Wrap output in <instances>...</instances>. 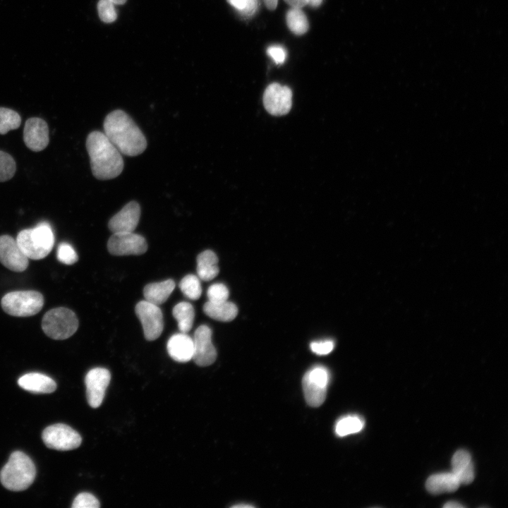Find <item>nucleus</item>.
<instances>
[{
  "mask_svg": "<svg viewBox=\"0 0 508 508\" xmlns=\"http://www.w3.org/2000/svg\"><path fill=\"white\" fill-rule=\"evenodd\" d=\"M103 126L104 133L121 154L133 157L146 149L144 134L125 111L116 109L110 112Z\"/></svg>",
  "mask_w": 508,
  "mask_h": 508,
  "instance_id": "1",
  "label": "nucleus"
},
{
  "mask_svg": "<svg viewBox=\"0 0 508 508\" xmlns=\"http://www.w3.org/2000/svg\"><path fill=\"white\" fill-rule=\"evenodd\" d=\"M85 146L92 173L96 179L108 180L120 175L123 169L121 153L104 133L94 131L89 133Z\"/></svg>",
  "mask_w": 508,
  "mask_h": 508,
  "instance_id": "2",
  "label": "nucleus"
},
{
  "mask_svg": "<svg viewBox=\"0 0 508 508\" xmlns=\"http://www.w3.org/2000/svg\"><path fill=\"white\" fill-rule=\"evenodd\" d=\"M36 468L32 460L20 451L13 452L0 471L3 486L12 491H23L34 482Z\"/></svg>",
  "mask_w": 508,
  "mask_h": 508,
  "instance_id": "3",
  "label": "nucleus"
},
{
  "mask_svg": "<svg viewBox=\"0 0 508 508\" xmlns=\"http://www.w3.org/2000/svg\"><path fill=\"white\" fill-rule=\"evenodd\" d=\"M16 240L23 253L32 260L44 258L54 244L52 229L47 222H41L33 229L21 230Z\"/></svg>",
  "mask_w": 508,
  "mask_h": 508,
  "instance_id": "4",
  "label": "nucleus"
},
{
  "mask_svg": "<svg viewBox=\"0 0 508 508\" xmlns=\"http://www.w3.org/2000/svg\"><path fill=\"white\" fill-rule=\"evenodd\" d=\"M78 320L73 311L59 307L48 310L42 320V329L49 337L64 340L71 337L78 329Z\"/></svg>",
  "mask_w": 508,
  "mask_h": 508,
  "instance_id": "5",
  "label": "nucleus"
},
{
  "mask_svg": "<svg viewBox=\"0 0 508 508\" xmlns=\"http://www.w3.org/2000/svg\"><path fill=\"white\" fill-rule=\"evenodd\" d=\"M44 297L37 291H16L5 294L1 305L8 315L16 317H29L38 313L43 307Z\"/></svg>",
  "mask_w": 508,
  "mask_h": 508,
  "instance_id": "6",
  "label": "nucleus"
},
{
  "mask_svg": "<svg viewBox=\"0 0 508 508\" xmlns=\"http://www.w3.org/2000/svg\"><path fill=\"white\" fill-rule=\"evenodd\" d=\"M329 372L322 365H315L308 370L302 380L304 397L307 404L318 407L326 399Z\"/></svg>",
  "mask_w": 508,
  "mask_h": 508,
  "instance_id": "7",
  "label": "nucleus"
},
{
  "mask_svg": "<svg viewBox=\"0 0 508 508\" xmlns=\"http://www.w3.org/2000/svg\"><path fill=\"white\" fill-rule=\"evenodd\" d=\"M42 438L48 448L61 451L76 449L82 442L80 434L63 423L47 427L42 432Z\"/></svg>",
  "mask_w": 508,
  "mask_h": 508,
  "instance_id": "8",
  "label": "nucleus"
},
{
  "mask_svg": "<svg viewBox=\"0 0 508 508\" xmlns=\"http://www.w3.org/2000/svg\"><path fill=\"white\" fill-rule=\"evenodd\" d=\"M135 311L142 324L145 338L148 341L157 339L164 328L163 315L159 307L144 300L136 304Z\"/></svg>",
  "mask_w": 508,
  "mask_h": 508,
  "instance_id": "9",
  "label": "nucleus"
},
{
  "mask_svg": "<svg viewBox=\"0 0 508 508\" xmlns=\"http://www.w3.org/2000/svg\"><path fill=\"white\" fill-rule=\"evenodd\" d=\"M109 252L114 255H141L147 250L145 238L133 232L113 233L107 242Z\"/></svg>",
  "mask_w": 508,
  "mask_h": 508,
  "instance_id": "10",
  "label": "nucleus"
},
{
  "mask_svg": "<svg viewBox=\"0 0 508 508\" xmlns=\"http://www.w3.org/2000/svg\"><path fill=\"white\" fill-rule=\"evenodd\" d=\"M263 104L266 110L272 115H284L291 109L292 92L287 86L277 83H272L264 92Z\"/></svg>",
  "mask_w": 508,
  "mask_h": 508,
  "instance_id": "11",
  "label": "nucleus"
},
{
  "mask_svg": "<svg viewBox=\"0 0 508 508\" xmlns=\"http://www.w3.org/2000/svg\"><path fill=\"white\" fill-rule=\"evenodd\" d=\"M212 329L205 325L199 326L194 332L192 359L199 366L210 365L217 358V351L212 342Z\"/></svg>",
  "mask_w": 508,
  "mask_h": 508,
  "instance_id": "12",
  "label": "nucleus"
},
{
  "mask_svg": "<svg viewBox=\"0 0 508 508\" xmlns=\"http://www.w3.org/2000/svg\"><path fill=\"white\" fill-rule=\"evenodd\" d=\"M110 380V372L104 368H95L87 373L85 378L86 396L92 408H97L102 404Z\"/></svg>",
  "mask_w": 508,
  "mask_h": 508,
  "instance_id": "13",
  "label": "nucleus"
},
{
  "mask_svg": "<svg viewBox=\"0 0 508 508\" xmlns=\"http://www.w3.org/2000/svg\"><path fill=\"white\" fill-rule=\"evenodd\" d=\"M0 262L14 272H23L28 268V258L16 240L9 235L0 236Z\"/></svg>",
  "mask_w": 508,
  "mask_h": 508,
  "instance_id": "14",
  "label": "nucleus"
},
{
  "mask_svg": "<svg viewBox=\"0 0 508 508\" xmlns=\"http://www.w3.org/2000/svg\"><path fill=\"white\" fill-rule=\"evenodd\" d=\"M23 140L26 147L33 152L45 149L49 142L47 122L38 117L27 119L23 129Z\"/></svg>",
  "mask_w": 508,
  "mask_h": 508,
  "instance_id": "15",
  "label": "nucleus"
},
{
  "mask_svg": "<svg viewBox=\"0 0 508 508\" xmlns=\"http://www.w3.org/2000/svg\"><path fill=\"white\" fill-rule=\"evenodd\" d=\"M140 217V207L135 201L128 202L109 221L108 227L112 233L133 232Z\"/></svg>",
  "mask_w": 508,
  "mask_h": 508,
  "instance_id": "16",
  "label": "nucleus"
},
{
  "mask_svg": "<svg viewBox=\"0 0 508 508\" xmlns=\"http://www.w3.org/2000/svg\"><path fill=\"white\" fill-rule=\"evenodd\" d=\"M167 349L170 357L180 363L188 362L193 356V341L186 333L173 334L168 340Z\"/></svg>",
  "mask_w": 508,
  "mask_h": 508,
  "instance_id": "17",
  "label": "nucleus"
},
{
  "mask_svg": "<svg viewBox=\"0 0 508 508\" xmlns=\"http://www.w3.org/2000/svg\"><path fill=\"white\" fill-rule=\"evenodd\" d=\"M18 384L23 389L32 393H52L56 388V384L52 378L40 373L23 375L18 379Z\"/></svg>",
  "mask_w": 508,
  "mask_h": 508,
  "instance_id": "18",
  "label": "nucleus"
},
{
  "mask_svg": "<svg viewBox=\"0 0 508 508\" xmlns=\"http://www.w3.org/2000/svg\"><path fill=\"white\" fill-rule=\"evenodd\" d=\"M452 472L460 484H470L474 479V468L471 456L464 449L456 451L452 459Z\"/></svg>",
  "mask_w": 508,
  "mask_h": 508,
  "instance_id": "19",
  "label": "nucleus"
},
{
  "mask_svg": "<svg viewBox=\"0 0 508 508\" xmlns=\"http://www.w3.org/2000/svg\"><path fill=\"white\" fill-rule=\"evenodd\" d=\"M460 485L458 478L452 472L432 475L425 482L427 490L434 495L454 492Z\"/></svg>",
  "mask_w": 508,
  "mask_h": 508,
  "instance_id": "20",
  "label": "nucleus"
},
{
  "mask_svg": "<svg viewBox=\"0 0 508 508\" xmlns=\"http://www.w3.org/2000/svg\"><path fill=\"white\" fill-rule=\"evenodd\" d=\"M175 288V282L168 279L159 282L147 284L143 289L145 301L155 305L164 303L169 297Z\"/></svg>",
  "mask_w": 508,
  "mask_h": 508,
  "instance_id": "21",
  "label": "nucleus"
},
{
  "mask_svg": "<svg viewBox=\"0 0 508 508\" xmlns=\"http://www.w3.org/2000/svg\"><path fill=\"white\" fill-rule=\"evenodd\" d=\"M219 272L218 258L212 250H206L198 255L197 274L200 279L210 281L217 276Z\"/></svg>",
  "mask_w": 508,
  "mask_h": 508,
  "instance_id": "22",
  "label": "nucleus"
},
{
  "mask_svg": "<svg viewBox=\"0 0 508 508\" xmlns=\"http://www.w3.org/2000/svg\"><path fill=\"white\" fill-rule=\"evenodd\" d=\"M203 311L208 317L222 322L231 321L238 314L236 306L228 301L220 303L207 301L203 306Z\"/></svg>",
  "mask_w": 508,
  "mask_h": 508,
  "instance_id": "23",
  "label": "nucleus"
},
{
  "mask_svg": "<svg viewBox=\"0 0 508 508\" xmlns=\"http://www.w3.org/2000/svg\"><path fill=\"white\" fill-rule=\"evenodd\" d=\"M172 314L181 332L187 333L191 329L195 318L192 304L186 301L180 302L173 308Z\"/></svg>",
  "mask_w": 508,
  "mask_h": 508,
  "instance_id": "24",
  "label": "nucleus"
},
{
  "mask_svg": "<svg viewBox=\"0 0 508 508\" xmlns=\"http://www.w3.org/2000/svg\"><path fill=\"white\" fill-rule=\"evenodd\" d=\"M363 418L358 415H347L338 419L334 425L335 433L339 437L360 432L364 427Z\"/></svg>",
  "mask_w": 508,
  "mask_h": 508,
  "instance_id": "25",
  "label": "nucleus"
},
{
  "mask_svg": "<svg viewBox=\"0 0 508 508\" xmlns=\"http://www.w3.org/2000/svg\"><path fill=\"white\" fill-rule=\"evenodd\" d=\"M286 21L289 29L297 35L305 34L309 28L308 18L300 8L291 7L286 12Z\"/></svg>",
  "mask_w": 508,
  "mask_h": 508,
  "instance_id": "26",
  "label": "nucleus"
},
{
  "mask_svg": "<svg viewBox=\"0 0 508 508\" xmlns=\"http://www.w3.org/2000/svg\"><path fill=\"white\" fill-rule=\"evenodd\" d=\"M183 295L190 300H198L202 294L200 278L194 274L186 275L179 282Z\"/></svg>",
  "mask_w": 508,
  "mask_h": 508,
  "instance_id": "27",
  "label": "nucleus"
},
{
  "mask_svg": "<svg viewBox=\"0 0 508 508\" xmlns=\"http://www.w3.org/2000/svg\"><path fill=\"white\" fill-rule=\"evenodd\" d=\"M21 124L20 114L6 107H0V134L5 135L11 130L17 129Z\"/></svg>",
  "mask_w": 508,
  "mask_h": 508,
  "instance_id": "28",
  "label": "nucleus"
},
{
  "mask_svg": "<svg viewBox=\"0 0 508 508\" xmlns=\"http://www.w3.org/2000/svg\"><path fill=\"white\" fill-rule=\"evenodd\" d=\"M16 171V163L8 153L0 150V182L10 180Z\"/></svg>",
  "mask_w": 508,
  "mask_h": 508,
  "instance_id": "29",
  "label": "nucleus"
},
{
  "mask_svg": "<svg viewBox=\"0 0 508 508\" xmlns=\"http://www.w3.org/2000/svg\"><path fill=\"white\" fill-rule=\"evenodd\" d=\"M97 11L100 19L107 23H113L117 18L115 4L112 0H99Z\"/></svg>",
  "mask_w": 508,
  "mask_h": 508,
  "instance_id": "30",
  "label": "nucleus"
},
{
  "mask_svg": "<svg viewBox=\"0 0 508 508\" xmlns=\"http://www.w3.org/2000/svg\"><path fill=\"white\" fill-rule=\"evenodd\" d=\"M57 259L66 265H73L78 260L77 253L73 246L68 243H61L57 248Z\"/></svg>",
  "mask_w": 508,
  "mask_h": 508,
  "instance_id": "31",
  "label": "nucleus"
},
{
  "mask_svg": "<svg viewBox=\"0 0 508 508\" xmlns=\"http://www.w3.org/2000/svg\"><path fill=\"white\" fill-rule=\"evenodd\" d=\"M229 291L228 288L222 283H215L209 286L207 291L208 301L220 303L228 300Z\"/></svg>",
  "mask_w": 508,
  "mask_h": 508,
  "instance_id": "32",
  "label": "nucleus"
},
{
  "mask_svg": "<svg viewBox=\"0 0 508 508\" xmlns=\"http://www.w3.org/2000/svg\"><path fill=\"white\" fill-rule=\"evenodd\" d=\"M100 504L99 500L91 493H79L74 499L72 508H98Z\"/></svg>",
  "mask_w": 508,
  "mask_h": 508,
  "instance_id": "33",
  "label": "nucleus"
},
{
  "mask_svg": "<svg viewBox=\"0 0 508 508\" xmlns=\"http://www.w3.org/2000/svg\"><path fill=\"white\" fill-rule=\"evenodd\" d=\"M334 343L332 340L313 341L310 344L311 351L318 355H327L334 349Z\"/></svg>",
  "mask_w": 508,
  "mask_h": 508,
  "instance_id": "34",
  "label": "nucleus"
},
{
  "mask_svg": "<svg viewBox=\"0 0 508 508\" xmlns=\"http://www.w3.org/2000/svg\"><path fill=\"white\" fill-rule=\"evenodd\" d=\"M267 55L271 57L277 64H282L286 58V51L281 45H271L267 49Z\"/></svg>",
  "mask_w": 508,
  "mask_h": 508,
  "instance_id": "35",
  "label": "nucleus"
},
{
  "mask_svg": "<svg viewBox=\"0 0 508 508\" xmlns=\"http://www.w3.org/2000/svg\"><path fill=\"white\" fill-rule=\"evenodd\" d=\"M258 6L259 0H246L244 8L238 13L245 18L250 17L258 11Z\"/></svg>",
  "mask_w": 508,
  "mask_h": 508,
  "instance_id": "36",
  "label": "nucleus"
},
{
  "mask_svg": "<svg viewBox=\"0 0 508 508\" xmlns=\"http://www.w3.org/2000/svg\"><path fill=\"white\" fill-rule=\"evenodd\" d=\"M227 2L236 8L238 11H241L245 5L246 0H226Z\"/></svg>",
  "mask_w": 508,
  "mask_h": 508,
  "instance_id": "37",
  "label": "nucleus"
},
{
  "mask_svg": "<svg viewBox=\"0 0 508 508\" xmlns=\"http://www.w3.org/2000/svg\"><path fill=\"white\" fill-rule=\"evenodd\" d=\"M289 5L294 8H300L306 6L308 0H284Z\"/></svg>",
  "mask_w": 508,
  "mask_h": 508,
  "instance_id": "38",
  "label": "nucleus"
},
{
  "mask_svg": "<svg viewBox=\"0 0 508 508\" xmlns=\"http://www.w3.org/2000/svg\"><path fill=\"white\" fill-rule=\"evenodd\" d=\"M265 6L269 10H274L277 8L278 0H264Z\"/></svg>",
  "mask_w": 508,
  "mask_h": 508,
  "instance_id": "39",
  "label": "nucleus"
},
{
  "mask_svg": "<svg viewBox=\"0 0 508 508\" xmlns=\"http://www.w3.org/2000/svg\"><path fill=\"white\" fill-rule=\"evenodd\" d=\"M443 507H445V508H461V507H464V506H463L462 504H459V503L457 502H454V501L448 502L445 503Z\"/></svg>",
  "mask_w": 508,
  "mask_h": 508,
  "instance_id": "40",
  "label": "nucleus"
},
{
  "mask_svg": "<svg viewBox=\"0 0 508 508\" xmlns=\"http://www.w3.org/2000/svg\"><path fill=\"white\" fill-rule=\"evenodd\" d=\"M322 1V0H308V4L312 7H318L321 4Z\"/></svg>",
  "mask_w": 508,
  "mask_h": 508,
  "instance_id": "41",
  "label": "nucleus"
},
{
  "mask_svg": "<svg viewBox=\"0 0 508 508\" xmlns=\"http://www.w3.org/2000/svg\"><path fill=\"white\" fill-rule=\"evenodd\" d=\"M232 507H235V508H250V507H253V506L251 505V504H235V505L232 506Z\"/></svg>",
  "mask_w": 508,
  "mask_h": 508,
  "instance_id": "42",
  "label": "nucleus"
},
{
  "mask_svg": "<svg viewBox=\"0 0 508 508\" xmlns=\"http://www.w3.org/2000/svg\"><path fill=\"white\" fill-rule=\"evenodd\" d=\"M115 5H122L126 2V0H112Z\"/></svg>",
  "mask_w": 508,
  "mask_h": 508,
  "instance_id": "43",
  "label": "nucleus"
}]
</instances>
